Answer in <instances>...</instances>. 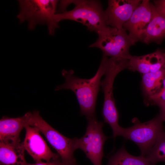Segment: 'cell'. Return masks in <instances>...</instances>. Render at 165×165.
Returning <instances> with one entry per match:
<instances>
[{"instance_id": "3", "label": "cell", "mask_w": 165, "mask_h": 165, "mask_svg": "<svg viewBox=\"0 0 165 165\" xmlns=\"http://www.w3.org/2000/svg\"><path fill=\"white\" fill-rule=\"evenodd\" d=\"M74 3L75 7L69 11L56 13L55 21L58 23L64 20H71L82 23L90 31L97 33L106 29L107 18L101 2L98 0L68 1Z\"/></svg>"}, {"instance_id": "16", "label": "cell", "mask_w": 165, "mask_h": 165, "mask_svg": "<svg viewBox=\"0 0 165 165\" xmlns=\"http://www.w3.org/2000/svg\"><path fill=\"white\" fill-rule=\"evenodd\" d=\"M107 165H154L146 157L135 156L129 153L124 146L108 159Z\"/></svg>"}, {"instance_id": "5", "label": "cell", "mask_w": 165, "mask_h": 165, "mask_svg": "<svg viewBox=\"0 0 165 165\" xmlns=\"http://www.w3.org/2000/svg\"><path fill=\"white\" fill-rule=\"evenodd\" d=\"M98 37L90 47H97L102 52L104 55L108 57L122 58L129 59L132 56L130 49L135 44L136 41L121 29L108 26L107 28L97 33Z\"/></svg>"}, {"instance_id": "10", "label": "cell", "mask_w": 165, "mask_h": 165, "mask_svg": "<svg viewBox=\"0 0 165 165\" xmlns=\"http://www.w3.org/2000/svg\"><path fill=\"white\" fill-rule=\"evenodd\" d=\"M154 6L148 0H143L134 11L123 28L136 42L139 41L141 33L151 20L153 15Z\"/></svg>"}, {"instance_id": "22", "label": "cell", "mask_w": 165, "mask_h": 165, "mask_svg": "<svg viewBox=\"0 0 165 165\" xmlns=\"http://www.w3.org/2000/svg\"><path fill=\"white\" fill-rule=\"evenodd\" d=\"M76 165L75 163H74V164H71V165Z\"/></svg>"}, {"instance_id": "12", "label": "cell", "mask_w": 165, "mask_h": 165, "mask_svg": "<svg viewBox=\"0 0 165 165\" xmlns=\"http://www.w3.org/2000/svg\"><path fill=\"white\" fill-rule=\"evenodd\" d=\"M28 112L23 116L16 118L3 116L0 120V141L18 143L20 135L28 124Z\"/></svg>"}, {"instance_id": "11", "label": "cell", "mask_w": 165, "mask_h": 165, "mask_svg": "<svg viewBox=\"0 0 165 165\" xmlns=\"http://www.w3.org/2000/svg\"><path fill=\"white\" fill-rule=\"evenodd\" d=\"M165 64V52L158 49L155 52L141 56H132L129 59L127 69L142 75L156 72Z\"/></svg>"}, {"instance_id": "20", "label": "cell", "mask_w": 165, "mask_h": 165, "mask_svg": "<svg viewBox=\"0 0 165 165\" xmlns=\"http://www.w3.org/2000/svg\"><path fill=\"white\" fill-rule=\"evenodd\" d=\"M153 4L157 9L165 15V0H155Z\"/></svg>"}, {"instance_id": "15", "label": "cell", "mask_w": 165, "mask_h": 165, "mask_svg": "<svg viewBox=\"0 0 165 165\" xmlns=\"http://www.w3.org/2000/svg\"><path fill=\"white\" fill-rule=\"evenodd\" d=\"M141 84L145 99L158 93L165 78V64L159 70L142 75Z\"/></svg>"}, {"instance_id": "18", "label": "cell", "mask_w": 165, "mask_h": 165, "mask_svg": "<svg viewBox=\"0 0 165 165\" xmlns=\"http://www.w3.org/2000/svg\"><path fill=\"white\" fill-rule=\"evenodd\" d=\"M165 102V78L163 83L162 88L156 94L145 99V102L147 105H152L158 106Z\"/></svg>"}, {"instance_id": "6", "label": "cell", "mask_w": 165, "mask_h": 165, "mask_svg": "<svg viewBox=\"0 0 165 165\" xmlns=\"http://www.w3.org/2000/svg\"><path fill=\"white\" fill-rule=\"evenodd\" d=\"M132 122V126L123 128L121 136L136 144L140 150L141 155L145 157L165 129L163 122L159 115L145 122H141L136 118H133Z\"/></svg>"}, {"instance_id": "19", "label": "cell", "mask_w": 165, "mask_h": 165, "mask_svg": "<svg viewBox=\"0 0 165 165\" xmlns=\"http://www.w3.org/2000/svg\"><path fill=\"white\" fill-rule=\"evenodd\" d=\"M28 165H64L61 159L53 160L49 162H44L42 161L36 162L34 163H29Z\"/></svg>"}, {"instance_id": "13", "label": "cell", "mask_w": 165, "mask_h": 165, "mask_svg": "<svg viewBox=\"0 0 165 165\" xmlns=\"http://www.w3.org/2000/svg\"><path fill=\"white\" fill-rule=\"evenodd\" d=\"M154 7L153 17L139 39L146 44L153 42L160 44L165 38V15Z\"/></svg>"}, {"instance_id": "9", "label": "cell", "mask_w": 165, "mask_h": 165, "mask_svg": "<svg viewBox=\"0 0 165 165\" xmlns=\"http://www.w3.org/2000/svg\"><path fill=\"white\" fill-rule=\"evenodd\" d=\"M142 1L140 0H109L105 11L108 26L118 29L123 28L130 18L134 11Z\"/></svg>"}, {"instance_id": "14", "label": "cell", "mask_w": 165, "mask_h": 165, "mask_svg": "<svg viewBox=\"0 0 165 165\" xmlns=\"http://www.w3.org/2000/svg\"><path fill=\"white\" fill-rule=\"evenodd\" d=\"M23 142L0 141V165H28Z\"/></svg>"}, {"instance_id": "4", "label": "cell", "mask_w": 165, "mask_h": 165, "mask_svg": "<svg viewBox=\"0 0 165 165\" xmlns=\"http://www.w3.org/2000/svg\"><path fill=\"white\" fill-rule=\"evenodd\" d=\"M28 124L36 128L44 135L57 152L64 165L75 163L74 152L76 138H69L61 134L42 118L38 111L28 112Z\"/></svg>"}, {"instance_id": "1", "label": "cell", "mask_w": 165, "mask_h": 165, "mask_svg": "<svg viewBox=\"0 0 165 165\" xmlns=\"http://www.w3.org/2000/svg\"><path fill=\"white\" fill-rule=\"evenodd\" d=\"M106 56L103 55L99 67L96 74L90 79L79 78L74 75L72 70H63L62 75L65 79L64 83L58 86L55 90L68 89L75 95L80 108V113L86 118L96 117V106L100 90L101 78L104 75Z\"/></svg>"}, {"instance_id": "7", "label": "cell", "mask_w": 165, "mask_h": 165, "mask_svg": "<svg viewBox=\"0 0 165 165\" xmlns=\"http://www.w3.org/2000/svg\"><path fill=\"white\" fill-rule=\"evenodd\" d=\"M88 124L84 135L76 138L75 148L82 150L94 165H102L103 147L109 138L104 133V122L98 121L96 117L88 118Z\"/></svg>"}, {"instance_id": "8", "label": "cell", "mask_w": 165, "mask_h": 165, "mask_svg": "<svg viewBox=\"0 0 165 165\" xmlns=\"http://www.w3.org/2000/svg\"><path fill=\"white\" fill-rule=\"evenodd\" d=\"M24 128L26 133L23 141V145L25 150L35 162L42 160L49 162L53 160L60 158L58 154L51 150L38 129L28 124Z\"/></svg>"}, {"instance_id": "21", "label": "cell", "mask_w": 165, "mask_h": 165, "mask_svg": "<svg viewBox=\"0 0 165 165\" xmlns=\"http://www.w3.org/2000/svg\"><path fill=\"white\" fill-rule=\"evenodd\" d=\"M158 106L160 108L159 115L163 122H165V102L160 104Z\"/></svg>"}, {"instance_id": "17", "label": "cell", "mask_w": 165, "mask_h": 165, "mask_svg": "<svg viewBox=\"0 0 165 165\" xmlns=\"http://www.w3.org/2000/svg\"><path fill=\"white\" fill-rule=\"evenodd\" d=\"M145 157L154 165L159 162L165 163V129Z\"/></svg>"}, {"instance_id": "2", "label": "cell", "mask_w": 165, "mask_h": 165, "mask_svg": "<svg viewBox=\"0 0 165 165\" xmlns=\"http://www.w3.org/2000/svg\"><path fill=\"white\" fill-rule=\"evenodd\" d=\"M58 1L53 0H20L19 11L16 16L19 23H28V28L34 30L38 25L47 26L48 34L53 35L59 27L55 20Z\"/></svg>"}]
</instances>
